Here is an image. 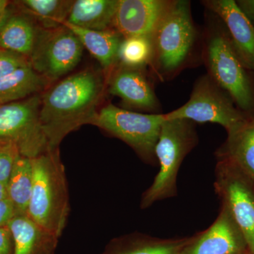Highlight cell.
<instances>
[{
  "label": "cell",
  "instance_id": "3957f363",
  "mask_svg": "<svg viewBox=\"0 0 254 254\" xmlns=\"http://www.w3.org/2000/svg\"><path fill=\"white\" fill-rule=\"evenodd\" d=\"M206 14L201 58L207 73L230 95L242 112L254 118V81L251 71L239 59L221 20L211 11Z\"/></svg>",
  "mask_w": 254,
  "mask_h": 254
},
{
  "label": "cell",
  "instance_id": "cb8c5ba5",
  "mask_svg": "<svg viewBox=\"0 0 254 254\" xmlns=\"http://www.w3.org/2000/svg\"><path fill=\"white\" fill-rule=\"evenodd\" d=\"M152 58L150 38H124L118 52V63L129 67L148 68Z\"/></svg>",
  "mask_w": 254,
  "mask_h": 254
},
{
  "label": "cell",
  "instance_id": "d6986e66",
  "mask_svg": "<svg viewBox=\"0 0 254 254\" xmlns=\"http://www.w3.org/2000/svg\"><path fill=\"white\" fill-rule=\"evenodd\" d=\"M217 155L219 159L233 164L254 181V117L236 131L227 135Z\"/></svg>",
  "mask_w": 254,
  "mask_h": 254
},
{
  "label": "cell",
  "instance_id": "1f68e13d",
  "mask_svg": "<svg viewBox=\"0 0 254 254\" xmlns=\"http://www.w3.org/2000/svg\"></svg>",
  "mask_w": 254,
  "mask_h": 254
},
{
  "label": "cell",
  "instance_id": "8992f818",
  "mask_svg": "<svg viewBox=\"0 0 254 254\" xmlns=\"http://www.w3.org/2000/svg\"><path fill=\"white\" fill-rule=\"evenodd\" d=\"M164 118L183 119L195 123L218 124L230 135L252 117L242 112L230 95L205 73L195 81L190 100L180 108L164 114Z\"/></svg>",
  "mask_w": 254,
  "mask_h": 254
},
{
  "label": "cell",
  "instance_id": "4316f807",
  "mask_svg": "<svg viewBox=\"0 0 254 254\" xmlns=\"http://www.w3.org/2000/svg\"><path fill=\"white\" fill-rule=\"evenodd\" d=\"M16 215V209L9 198L0 200V227L7 226Z\"/></svg>",
  "mask_w": 254,
  "mask_h": 254
},
{
  "label": "cell",
  "instance_id": "9c48e42d",
  "mask_svg": "<svg viewBox=\"0 0 254 254\" xmlns=\"http://www.w3.org/2000/svg\"><path fill=\"white\" fill-rule=\"evenodd\" d=\"M83 51L81 42L66 26L50 30L42 28L29 58L30 64L53 83L76 67Z\"/></svg>",
  "mask_w": 254,
  "mask_h": 254
},
{
  "label": "cell",
  "instance_id": "d4e9b609",
  "mask_svg": "<svg viewBox=\"0 0 254 254\" xmlns=\"http://www.w3.org/2000/svg\"><path fill=\"white\" fill-rule=\"evenodd\" d=\"M19 155L17 145L14 142L0 139V182L6 187L11 170Z\"/></svg>",
  "mask_w": 254,
  "mask_h": 254
},
{
  "label": "cell",
  "instance_id": "52a82bcc",
  "mask_svg": "<svg viewBox=\"0 0 254 254\" xmlns=\"http://www.w3.org/2000/svg\"><path fill=\"white\" fill-rule=\"evenodd\" d=\"M164 120V114L138 113L108 104L100 108L92 125L122 140L144 161L153 164Z\"/></svg>",
  "mask_w": 254,
  "mask_h": 254
},
{
  "label": "cell",
  "instance_id": "6da1fadb",
  "mask_svg": "<svg viewBox=\"0 0 254 254\" xmlns=\"http://www.w3.org/2000/svg\"><path fill=\"white\" fill-rule=\"evenodd\" d=\"M107 91L103 70L86 68L50 86L42 94L40 120L50 150L71 132L93 125Z\"/></svg>",
  "mask_w": 254,
  "mask_h": 254
},
{
  "label": "cell",
  "instance_id": "4fadbf2b",
  "mask_svg": "<svg viewBox=\"0 0 254 254\" xmlns=\"http://www.w3.org/2000/svg\"><path fill=\"white\" fill-rule=\"evenodd\" d=\"M246 249L248 247L243 234L222 205L213 225L201 235L190 238L180 254H240Z\"/></svg>",
  "mask_w": 254,
  "mask_h": 254
},
{
  "label": "cell",
  "instance_id": "277c9868",
  "mask_svg": "<svg viewBox=\"0 0 254 254\" xmlns=\"http://www.w3.org/2000/svg\"><path fill=\"white\" fill-rule=\"evenodd\" d=\"M33 185L27 215L58 238L69 213L67 181L59 150H48L31 159Z\"/></svg>",
  "mask_w": 254,
  "mask_h": 254
},
{
  "label": "cell",
  "instance_id": "5bb4252c",
  "mask_svg": "<svg viewBox=\"0 0 254 254\" xmlns=\"http://www.w3.org/2000/svg\"><path fill=\"white\" fill-rule=\"evenodd\" d=\"M205 9L225 25L233 49L242 64L254 72V26L240 11L235 0H203Z\"/></svg>",
  "mask_w": 254,
  "mask_h": 254
},
{
  "label": "cell",
  "instance_id": "ac0fdd59",
  "mask_svg": "<svg viewBox=\"0 0 254 254\" xmlns=\"http://www.w3.org/2000/svg\"><path fill=\"white\" fill-rule=\"evenodd\" d=\"M118 1L119 0L73 1L66 23L93 31L114 29Z\"/></svg>",
  "mask_w": 254,
  "mask_h": 254
},
{
  "label": "cell",
  "instance_id": "30bf717a",
  "mask_svg": "<svg viewBox=\"0 0 254 254\" xmlns=\"http://www.w3.org/2000/svg\"><path fill=\"white\" fill-rule=\"evenodd\" d=\"M216 190L254 254V181L233 164L219 159Z\"/></svg>",
  "mask_w": 254,
  "mask_h": 254
},
{
  "label": "cell",
  "instance_id": "7a4b0ae2",
  "mask_svg": "<svg viewBox=\"0 0 254 254\" xmlns=\"http://www.w3.org/2000/svg\"><path fill=\"white\" fill-rule=\"evenodd\" d=\"M150 72L160 82L170 81L202 61V32L193 21L190 1L175 0L150 37Z\"/></svg>",
  "mask_w": 254,
  "mask_h": 254
},
{
  "label": "cell",
  "instance_id": "7c38bea8",
  "mask_svg": "<svg viewBox=\"0 0 254 254\" xmlns=\"http://www.w3.org/2000/svg\"><path fill=\"white\" fill-rule=\"evenodd\" d=\"M175 0H119L113 28L124 38H150Z\"/></svg>",
  "mask_w": 254,
  "mask_h": 254
},
{
  "label": "cell",
  "instance_id": "2e32d148",
  "mask_svg": "<svg viewBox=\"0 0 254 254\" xmlns=\"http://www.w3.org/2000/svg\"><path fill=\"white\" fill-rule=\"evenodd\" d=\"M9 227L14 242L13 254H55L59 238L33 221L28 215H16Z\"/></svg>",
  "mask_w": 254,
  "mask_h": 254
},
{
  "label": "cell",
  "instance_id": "4dcf8cb0",
  "mask_svg": "<svg viewBox=\"0 0 254 254\" xmlns=\"http://www.w3.org/2000/svg\"><path fill=\"white\" fill-rule=\"evenodd\" d=\"M9 2L6 0H0V19L4 14L5 10L9 6Z\"/></svg>",
  "mask_w": 254,
  "mask_h": 254
},
{
  "label": "cell",
  "instance_id": "8fae6325",
  "mask_svg": "<svg viewBox=\"0 0 254 254\" xmlns=\"http://www.w3.org/2000/svg\"><path fill=\"white\" fill-rule=\"evenodd\" d=\"M148 68L129 67L118 64L106 77L107 91L121 100L123 109L162 114L160 100Z\"/></svg>",
  "mask_w": 254,
  "mask_h": 254
},
{
  "label": "cell",
  "instance_id": "603a6c76",
  "mask_svg": "<svg viewBox=\"0 0 254 254\" xmlns=\"http://www.w3.org/2000/svg\"><path fill=\"white\" fill-rule=\"evenodd\" d=\"M17 4L31 14L43 29H55L66 22L73 1L71 0H23Z\"/></svg>",
  "mask_w": 254,
  "mask_h": 254
},
{
  "label": "cell",
  "instance_id": "ffe728a7",
  "mask_svg": "<svg viewBox=\"0 0 254 254\" xmlns=\"http://www.w3.org/2000/svg\"><path fill=\"white\" fill-rule=\"evenodd\" d=\"M51 83L36 72L31 65L0 79V105L20 101L41 94Z\"/></svg>",
  "mask_w": 254,
  "mask_h": 254
},
{
  "label": "cell",
  "instance_id": "83f0119b",
  "mask_svg": "<svg viewBox=\"0 0 254 254\" xmlns=\"http://www.w3.org/2000/svg\"><path fill=\"white\" fill-rule=\"evenodd\" d=\"M12 240L9 227H0V254H13Z\"/></svg>",
  "mask_w": 254,
  "mask_h": 254
},
{
  "label": "cell",
  "instance_id": "e0dca14e",
  "mask_svg": "<svg viewBox=\"0 0 254 254\" xmlns=\"http://www.w3.org/2000/svg\"><path fill=\"white\" fill-rule=\"evenodd\" d=\"M64 26L76 35L83 48L99 63L105 77L118 64V52L124 37L116 30L93 31L65 22Z\"/></svg>",
  "mask_w": 254,
  "mask_h": 254
},
{
  "label": "cell",
  "instance_id": "7402d4cb",
  "mask_svg": "<svg viewBox=\"0 0 254 254\" xmlns=\"http://www.w3.org/2000/svg\"><path fill=\"white\" fill-rule=\"evenodd\" d=\"M33 185L31 159L19 155L11 170L6 187L8 198L14 204L17 215H27Z\"/></svg>",
  "mask_w": 254,
  "mask_h": 254
},
{
  "label": "cell",
  "instance_id": "5b68a950",
  "mask_svg": "<svg viewBox=\"0 0 254 254\" xmlns=\"http://www.w3.org/2000/svg\"><path fill=\"white\" fill-rule=\"evenodd\" d=\"M197 143L195 123L183 119H165L155 147L160 170L151 186L143 193L141 208H148L155 202L176 195L179 169Z\"/></svg>",
  "mask_w": 254,
  "mask_h": 254
},
{
  "label": "cell",
  "instance_id": "484cf974",
  "mask_svg": "<svg viewBox=\"0 0 254 254\" xmlns=\"http://www.w3.org/2000/svg\"><path fill=\"white\" fill-rule=\"evenodd\" d=\"M28 65L29 60L24 55L0 48V79Z\"/></svg>",
  "mask_w": 254,
  "mask_h": 254
},
{
  "label": "cell",
  "instance_id": "44dd1931",
  "mask_svg": "<svg viewBox=\"0 0 254 254\" xmlns=\"http://www.w3.org/2000/svg\"><path fill=\"white\" fill-rule=\"evenodd\" d=\"M190 238L160 240L146 236L114 241L103 254H180Z\"/></svg>",
  "mask_w": 254,
  "mask_h": 254
},
{
  "label": "cell",
  "instance_id": "ba28073f",
  "mask_svg": "<svg viewBox=\"0 0 254 254\" xmlns=\"http://www.w3.org/2000/svg\"><path fill=\"white\" fill-rule=\"evenodd\" d=\"M42 94L0 105V139L17 145L20 154L34 158L49 150L41 120Z\"/></svg>",
  "mask_w": 254,
  "mask_h": 254
},
{
  "label": "cell",
  "instance_id": "f546056e",
  "mask_svg": "<svg viewBox=\"0 0 254 254\" xmlns=\"http://www.w3.org/2000/svg\"><path fill=\"white\" fill-rule=\"evenodd\" d=\"M8 198L7 188L6 185L0 182V200Z\"/></svg>",
  "mask_w": 254,
  "mask_h": 254
},
{
  "label": "cell",
  "instance_id": "f1b7e54d",
  "mask_svg": "<svg viewBox=\"0 0 254 254\" xmlns=\"http://www.w3.org/2000/svg\"><path fill=\"white\" fill-rule=\"evenodd\" d=\"M240 11L254 26V0H237Z\"/></svg>",
  "mask_w": 254,
  "mask_h": 254
},
{
  "label": "cell",
  "instance_id": "9a60e30c",
  "mask_svg": "<svg viewBox=\"0 0 254 254\" xmlns=\"http://www.w3.org/2000/svg\"><path fill=\"white\" fill-rule=\"evenodd\" d=\"M41 29L27 11L9 4L0 19V48L24 55L29 60Z\"/></svg>",
  "mask_w": 254,
  "mask_h": 254
}]
</instances>
